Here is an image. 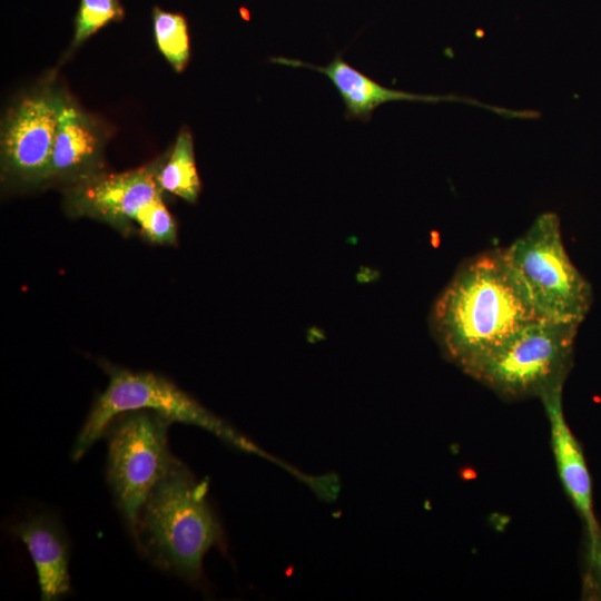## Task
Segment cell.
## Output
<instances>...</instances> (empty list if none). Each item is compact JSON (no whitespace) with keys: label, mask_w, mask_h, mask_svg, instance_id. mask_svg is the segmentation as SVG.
<instances>
[{"label":"cell","mask_w":601,"mask_h":601,"mask_svg":"<svg viewBox=\"0 0 601 601\" xmlns=\"http://www.w3.org/2000/svg\"><path fill=\"white\" fill-rule=\"evenodd\" d=\"M541 318L504 249H494L459 268L430 321L444 356L470 375L515 332Z\"/></svg>","instance_id":"obj_1"},{"label":"cell","mask_w":601,"mask_h":601,"mask_svg":"<svg viewBox=\"0 0 601 601\" xmlns=\"http://www.w3.org/2000/svg\"><path fill=\"white\" fill-rule=\"evenodd\" d=\"M207 494V482L174 457L149 492L134 538L155 565L190 583L203 580V560L211 548L226 550L221 524Z\"/></svg>","instance_id":"obj_2"},{"label":"cell","mask_w":601,"mask_h":601,"mask_svg":"<svg viewBox=\"0 0 601 601\" xmlns=\"http://www.w3.org/2000/svg\"><path fill=\"white\" fill-rule=\"evenodd\" d=\"M109 376L78 433L71 451L76 462L102 437L110 421L118 414L134 410H151L179 422L204 428L237 450L269 459L262 449L234 426L208 411L167 377L152 372H134L104 364Z\"/></svg>","instance_id":"obj_3"},{"label":"cell","mask_w":601,"mask_h":601,"mask_svg":"<svg viewBox=\"0 0 601 601\" xmlns=\"http://www.w3.org/2000/svg\"><path fill=\"white\" fill-rule=\"evenodd\" d=\"M580 324L538 319L510 336L470 376L505 400L562 390Z\"/></svg>","instance_id":"obj_4"},{"label":"cell","mask_w":601,"mask_h":601,"mask_svg":"<svg viewBox=\"0 0 601 601\" xmlns=\"http://www.w3.org/2000/svg\"><path fill=\"white\" fill-rule=\"evenodd\" d=\"M504 252L544 318L577 324L583 321L591 304V287L565 252L555 213L541 214Z\"/></svg>","instance_id":"obj_5"},{"label":"cell","mask_w":601,"mask_h":601,"mask_svg":"<svg viewBox=\"0 0 601 601\" xmlns=\"http://www.w3.org/2000/svg\"><path fill=\"white\" fill-rule=\"evenodd\" d=\"M171 423L158 412L134 410L115 416L104 432L107 480L132 538L149 492L174 460L168 445Z\"/></svg>","instance_id":"obj_6"},{"label":"cell","mask_w":601,"mask_h":601,"mask_svg":"<svg viewBox=\"0 0 601 601\" xmlns=\"http://www.w3.org/2000/svg\"><path fill=\"white\" fill-rule=\"evenodd\" d=\"M68 95L46 78L24 92L1 124V183L30 190L48 186L60 115Z\"/></svg>","instance_id":"obj_7"},{"label":"cell","mask_w":601,"mask_h":601,"mask_svg":"<svg viewBox=\"0 0 601 601\" xmlns=\"http://www.w3.org/2000/svg\"><path fill=\"white\" fill-rule=\"evenodd\" d=\"M165 157L122 173L101 171L66 187L63 205L71 217H88L128 235L140 210L162 197L157 175Z\"/></svg>","instance_id":"obj_8"},{"label":"cell","mask_w":601,"mask_h":601,"mask_svg":"<svg viewBox=\"0 0 601 601\" xmlns=\"http://www.w3.org/2000/svg\"><path fill=\"white\" fill-rule=\"evenodd\" d=\"M108 137L104 122L68 96L59 119L48 186L67 187L104 171Z\"/></svg>","instance_id":"obj_9"},{"label":"cell","mask_w":601,"mask_h":601,"mask_svg":"<svg viewBox=\"0 0 601 601\" xmlns=\"http://www.w3.org/2000/svg\"><path fill=\"white\" fill-rule=\"evenodd\" d=\"M550 424L551 449L564 491L584 520L590 543L601 535L593 513L591 479L582 449L569 427L562 407V390L540 398Z\"/></svg>","instance_id":"obj_10"},{"label":"cell","mask_w":601,"mask_h":601,"mask_svg":"<svg viewBox=\"0 0 601 601\" xmlns=\"http://www.w3.org/2000/svg\"><path fill=\"white\" fill-rule=\"evenodd\" d=\"M27 548L38 578L40 599L57 600L70 591L68 541L49 514L31 515L10 528Z\"/></svg>","instance_id":"obj_11"},{"label":"cell","mask_w":601,"mask_h":601,"mask_svg":"<svg viewBox=\"0 0 601 601\" xmlns=\"http://www.w3.org/2000/svg\"><path fill=\"white\" fill-rule=\"evenodd\" d=\"M274 61L293 67H305L324 73L342 97L346 117L361 121H368L378 106L390 101L439 102L442 100H463V98L453 96L416 95L383 87L353 68L341 56H336L327 66H315L288 58H275Z\"/></svg>","instance_id":"obj_12"},{"label":"cell","mask_w":601,"mask_h":601,"mask_svg":"<svg viewBox=\"0 0 601 601\" xmlns=\"http://www.w3.org/2000/svg\"><path fill=\"white\" fill-rule=\"evenodd\" d=\"M157 180L162 191L176 195L188 203L197 200L201 183L189 130L181 129L177 135L171 151L165 156Z\"/></svg>","instance_id":"obj_13"},{"label":"cell","mask_w":601,"mask_h":601,"mask_svg":"<svg viewBox=\"0 0 601 601\" xmlns=\"http://www.w3.org/2000/svg\"><path fill=\"white\" fill-rule=\"evenodd\" d=\"M152 24L158 50L175 71L181 72L190 57L188 27L185 18L181 14L155 8Z\"/></svg>","instance_id":"obj_14"},{"label":"cell","mask_w":601,"mask_h":601,"mask_svg":"<svg viewBox=\"0 0 601 601\" xmlns=\"http://www.w3.org/2000/svg\"><path fill=\"white\" fill-rule=\"evenodd\" d=\"M124 9L119 0H80L75 21V31L67 56L72 53L89 37L109 22L119 21Z\"/></svg>","instance_id":"obj_15"},{"label":"cell","mask_w":601,"mask_h":601,"mask_svg":"<svg viewBox=\"0 0 601 601\" xmlns=\"http://www.w3.org/2000/svg\"><path fill=\"white\" fill-rule=\"evenodd\" d=\"M140 235L157 245H174L177 240V226L166 207L162 197L146 206L136 218Z\"/></svg>","instance_id":"obj_16"},{"label":"cell","mask_w":601,"mask_h":601,"mask_svg":"<svg viewBox=\"0 0 601 601\" xmlns=\"http://www.w3.org/2000/svg\"><path fill=\"white\" fill-rule=\"evenodd\" d=\"M590 545L589 550V570L587 583L589 589L601 597V536Z\"/></svg>","instance_id":"obj_17"}]
</instances>
